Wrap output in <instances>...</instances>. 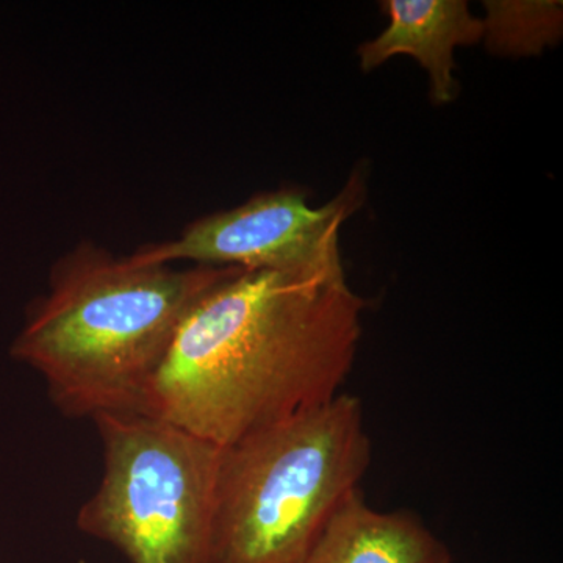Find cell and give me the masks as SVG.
<instances>
[{
    "label": "cell",
    "mask_w": 563,
    "mask_h": 563,
    "mask_svg": "<svg viewBox=\"0 0 563 563\" xmlns=\"http://www.w3.org/2000/svg\"><path fill=\"white\" fill-rule=\"evenodd\" d=\"M372 451L350 393L222 448L213 563H301Z\"/></svg>",
    "instance_id": "obj_3"
},
{
    "label": "cell",
    "mask_w": 563,
    "mask_h": 563,
    "mask_svg": "<svg viewBox=\"0 0 563 563\" xmlns=\"http://www.w3.org/2000/svg\"><path fill=\"white\" fill-rule=\"evenodd\" d=\"M103 473L77 528L131 563H213L222 448L151 415H102Z\"/></svg>",
    "instance_id": "obj_4"
},
{
    "label": "cell",
    "mask_w": 563,
    "mask_h": 563,
    "mask_svg": "<svg viewBox=\"0 0 563 563\" xmlns=\"http://www.w3.org/2000/svg\"><path fill=\"white\" fill-rule=\"evenodd\" d=\"M220 272L146 265L81 243L55 263L11 355L44 377L68 417L144 413L174 336Z\"/></svg>",
    "instance_id": "obj_2"
},
{
    "label": "cell",
    "mask_w": 563,
    "mask_h": 563,
    "mask_svg": "<svg viewBox=\"0 0 563 563\" xmlns=\"http://www.w3.org/2000/svg\"><path fill=\"white\" fill-rule=\"evenodd\" d=\"M380 9L390 24L358 47L361 68L369 73L396 55H409L428 73L431 101L453 102L461 91L454 51L483 41V20L474 16L465 0H385Z\"/></svg>",
    "instance_id": "obj_6"
},
{
    "label": "cell",
    "mask_w": 563,
    "mask_h": 563,
    "mask_svg": "<svg viewBox=\"0 0 563 563\" xmlns=\"http://www.w3.org/2000/svg\"><path fill=\"white\" fill-rule=\"evenodd\" d=\"M301 563H453V554L410 510L379 512L351 493Z\"/></svg>",
    "instance_id": "obj_7"
},
{
    "label": "cell",
    "mask_w": 563,
    "mask_h": 563,
    "mask_svg": "<svg viewBox=\"0 0 563 563\" xmlns=\"http://www.w3.org/2000/svg\"><path fill=\"white\" fill-rule=\"evenodd\" d=\"M366 301L344 273L221 266L174 336L144 415L229 448L342 393Z\"/></svg>",
    "instance_id": "obj_1"
},
{
    "label": "cell",
    "mask_w": 563,
    "mask_h": 563,
    "mask_svg": "<svg viewBox=\"0 0 563 563\" xmlns=\"http://www.w3.org/2000/svg\"><path fill=\"white\" fill-rule=\"evenodd\" d=\"M484 41L499 57H536L563 33V7L555 0H485Z\"/></svg>",
    "instance_id": "obj_8"
},
{
    "label": "cell",
    "mask_w": 563,
    "mask_h": 563,
    "mask_svg": "<svg viewBox=\"0 0 563 563\" xmlns=\"http://www.w3.org/2000/svg\"><path fill=\"white\" fill-rule=\"evenodd\" d=\"M296 188L263 192L243 206L191 222L179 239L141 247L136 263L240 266L288 273H344L340 229L366 198L365 177L355 169L331 202L313 209Z\"/></svg>",
    "instance_id": "obj_5"
}]
</instances>
